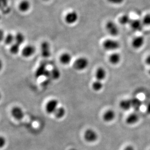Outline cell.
Returning a JSON list of instances; mask_svg holds the SVG:
<instances>
[{"instance_id":"1","label":"cell","mask_w":150,"mask_h":150,"mask_svg":"<svg viewBox=\"0 0 150 150\" xmlns=\"http://www.w3.org/2000/svg\"><path fill=\"white\" fill-rule=\"evenodd\" d=\"M102 45L105 50L113 52L118 50L120 47V43L119 41L111 38H108L105 40L103 43Z\"/></svg>"},{"instance_id":"2","label":"cell","mask_w":150,"mask_h":150,"mask_svg":"<svg viewBox=\"0 0 150 150\" xmlns=\"http://www.w3.org/2000/svg\"><path fill=\"white\" fill-rule=\"evenodd\" d=\"M89 63L88 58L85 57H80L74 62L73 68L76 71H83L88 68Z\"/></svg>"},{"instance_id":"3","label":"cell","mask_w":150,"mask_h":150,"mask_svg":"<svg viewBox=\"0 0 150 150\" xmlns=\"http://www.w3.org/2000/svg\"><path fill=\"white\" fill-rule=\"evenodd\" d=\"M105 29L108 33L112 37H117L120 34L119 26L114 21H109L106 23Z\"/></svg>"},{"instance_id":"4","label":"cell","mask_w":150,"mask_h":150,"mask_svg":"<svg viewBox=\"0 0 150 150\" xmlns=\"http://www.w3.org/2000/svg\"><path fill=\"white\" fill-rule=\"evenodd\" d=\"M79 16L78 14L75 11H69L66 14L64 17V20L67 24L72 25L78 21Z\"/></svg>"},{"instance_id":"5","label":"cell","mask_w":150,"mask_h":150,"mask_svg":"<svg viewBox=\"0 0 150 150\" xmlns=\"http://www.w3.org/2000/svg\"><path fill=\"white\" fill-rule=\"evenodd\" d=\"M85 140L88 142H94L98 139V134L95 131L91 129H87L83 134Z\"/></svg>"},{"instance_id":"6","label":"cell","mask_w":150,"mask_h":150,"mask_svg":"<svg viewBox=\"0 0 150 150\" xmlns=\"http://www.w3.org/2000/svg\"><path fill=\"white\" fill-rule=\"evenodd\" d=\"M58 108V100L55 99L51 100L46 105V111L47 113L54 114Z\"/></svg>"},{"instance_id":"7","label":"cell","mask_w":150,"mask_h":150,"mask_svg":"<svg viewBox=\"0 0 150 150\" xmlns=\"http://www.w3.org/2000/svg\"><path fill=\"white\" fill-rule=\"evenodd\" d=\"M145 38L142 36H137L135 37L132 40V46L134 49L136 50H139L142 48L145 44Z\"/></svg>"},{"instance_id":"8","label":"cell","mask_w":150,"mask_h":150,"mask_svg":"<svg viewBox=\"0 0 150 150\" xmlns=\"http://www.w3.org/2000/svg\"><path fill=\"white\" fill-rule=\"evenodd\" d=\"M35 52V47L32 45H27L21 51V55L25 58L32 57Z\"/></svg>"},{"instance_id":"9","label":"cell","mask_w":150,"mask_h":150,"mask_svg":"<svg viewBox=\"0 0 150 150\" xmlns=\"http://www.w3.org/2000/svg\"><path fill=\"white\" fill-rule=\"evenodd\" d=\"M129 25L131 29L134 32L142 31L144 26L142 21L139 19H132Z\"/></svg>"},{"instance_id":"10","label":"cell","mask_w":150,"mask_h":150,"mask_svg":"<svg viewBox=\"0 0 150 150\" xmlns=\"http://www.w3.org/2000/svg\"><path fill=\"white\" fill-rule=\"evenodd\" d=\"M41 54L44 58H48L51 55V46L48 42L43 41L41 43Z\"/></svg>"},{"instance_id":"11","label":"cell","mask_w":150,"mask_h":150,"mask_svg":"<svg viewBox=\"0 0 150 150\" xmlns=\"http://www.w3.org/2000/svg\"><path fill=\"white\" fill-rule=\"evenodd\" d=\"M107 72L105 68L100 67L97 69L95 71V76L97 80L102 81L106 78Z\"/></svg>"},{"instance_id":"12","label":"cell","mask_w":150,"mask_h":150,"mask_svg":"<svg viewBox=\"0 0 150 150\" xmlns=\"http://www.w3.org/2000/svg\"><path fill=\"white\" fill-rule=\"evenodd\" d=\"M12 116L14 119L21 120L24 117V113L23 109L18 106H15L11 110Z\"/></svg>"},{"instance_id":"13","label":"cell","mask_w":150,"mask_h":150,"mask_svg":"<svg viewBox=\"0 0 150 150\" xmlns=\"http://www.w3.org/2000/svg\"><path fill=\"white\" fill-rule=\"evenodd\" d=\"M109 62L113 65H117L122 60V57L120 54L117 52H114L109 55Z\"/></svg>"},{"instance_id":"14","label":"cell","mask_w":150,"mask_h":150,"mask_svg":"<svg viewBox=\"0 0 150 150\" xmlns=\"http://www.w3.org/2000/svg\"><path fill=\"white\" fill-rule=\"evenodd\" d=\"M116 117L115 111L112 109H108L103 113V119L106 122H110L114 120Z\"/></svg>"},{"instance_id":"15","label":"cell","mask_w":150,"mask_h":150,"mask_svg":"<svg viewBox=\"0 0 150 150\" xmlns=\"http://www.w3.org/2000/svg\"><path fill=\"white\" fill-rule=\"evenodd\" d=\"M72 60V56L69 52H64L60 56V62L63 65H68Z\"/></svg>"},{"instance_id":"16","label":"cell","mask_w":150,"mask_h":150,"mask_svg":"<svg viewBox=\"0 0 150 150\" xmlns=\"http://www.w3.org/2000/svg\"><path fill=\"white\" fill-rule=\"evenodd\" d=\"M31 6V3L28 0H23L18 4V8L21 12L25 13L30 10Z\"/></svg>"},{"instance_id":"17","label":"cell","mask_w":150,"mask_h":150,"mask_svg":"<svg viewBox=\"0 0 150 150\" xmlns=\"http://www.w3.org/2000/svg\"><path fill=\"white\" fill-rule=\"evenodd\" d=\"M139 120V115L136 113H133L128 116L127 117H126L125 122L127 125H132L137 123Z\"/></svg>"},{"instance_id":"18","label":"cell","mask_w":150,"mask_h":150,"mask_svg":"<svg viewBox=\"0 0 150 150\" xmlns=\"http://www.w3.org/2000/svg\"><path fill=\"white\" fill-rule=\"evenodd\" d=\"M119 106L123 110H129L131 108H132L130 100H122L120 102Z\"/></svg>"},{"instance_id":"19","label":"cell","mask_w":150,"mask_h":150,"mask_svg":"<svg viewBox=\"0 0 150 150\" xmlns=\"http://www.w3.org/2000/svg\"><path fill=\"white\" fill-rule=\"evenodd\" d=\"M130 100L132 108H133L136 111L139 110L142 105V100L139 99V98H136V97L132 98L130 99Z\"/></svg>"},{"instance_id":"20","label":"cell","mask_w":150,"mask_h":150,"mask_svg":"<svg viewBox=\"0 0 150 150\" xmlns=\"http://www.w3.org/2000/svg\"><path fill=\"white\" fill-rule=\"evenodd\" d=\"M132 20L128 15L124 14L119 18V23L122 24V25H126L130 24Z\"/></svg>"},{"instance_id":"21","label":"cell","mask_w":150,"mask_h":150,"mask_svg":"<svg viewBox=\"0 0 150 150\" xmlns=\"http://www.w3.org/2000/svg\"><path fill=\"white\" fill-rule=\"evenodd\" d=\"M25 38L24 35L21 32H18L15 35V43L21 45L24 42Z\"/></svg>"},{"instance_id":"22","label":"cell","mask_w":150,"mask_h":150,"mask_svg":"<svg viewBox=\"0 0 150 150\" xmlns=\"http://www.w3.org/2000/svg\"><path fill=\"white\" fill-rule=\"evenodd\" d=\"M66 110L65 108L63 107H58L55 110L54 114L57 119H61L65 116Z\"/></svg>"},{"instance_id":"23","label":"cell","mask_w":150,"mask_h":150,"mask_svg":"<svg viewBox=\"0 0 150 150\" xmlns=\"http://www.w3.org/2000/svg\"><path fill=\"white\" fill-rule=\"evenodd\" d=\"M4 42L7 45H12L15 42V35L11 33L7 34L4 38Z\"/></svg>"},{"instance_id":"24","label":"cell","mask_w":150,"mask_h":150,"mask_svg":"<svg viewBox=\"0 0 150 150\" xmlns=\"http://www.w3.org/2000/svg\"><path fill=\"white\" fill-rule=\"evenodd\" d=\"M103 83H102V81H98L97 80L93 82L92 84V89L95 91H101L103 88Z\"/></svg>"},{"instance_id":"25","label":"cell","mask_w":150,"mask_h":150,"mask_svg":"<svg viewBox=\"0 0 150 150\" xmlns=\"http://www.w3.org/2000/svg\"><path fill=\"white\" fill-rule=\"evenodd\" d=\"M20 46L21 45L17 44L16 43H14L10 48V52L13 54H18L20 51Z\"/></svg>"},{"instance_id":"26","label":"cell","mask_w":150,"mask_h":150,"mask_svg":"<svg viewBox=\"0 0 150 150\" xmlns=\"http://www.w3.org/2000/svg\"><path fill=\"white\" fill-rule=\"evenodd\" d=\"M142 23L144 26H150V13L146 14L144 17H143L142 20Z\"/></svg>"},{"instance_id":"27","label":"cell","mask_w":150,"mask_h":150,"mask_svg":"<svg viewBox=\"0 0 150 150\" xmlns=\"http://www.w3.org/2000/svg\"><path fill=\"white\" fill-rule=\"evenodd\" d=\"M125 0H107V1L110 4L114 5H120L122 4L125 1Z\"/></svg>"},{"instance_id":"28","label":"cell","mask_w":150,"mask_h":150,"mask_svg":"<svg viewBox=\"0 0 150 150\" xmlns=\"http://www.w3.org/2000/svg\"><path fill=\"white\" fill-rule=\"evenodd\" d=\"M52 78L54 79H58V78H59L60 75V73L58 70L54 69V71H53L52 73Z\"/></svg>"},{"instance_id":"29","label":"cell","mask_w":150,"mask_h":150,"mask_svg":"<svg viewBox=\"0 0 150 150\" xmlns=\"http://www.w3.org/2000/svg\"><path fill=\"white\" fill-rule=\"evenodd\" d=\"M6 139H4V137H1V139H0V146H1V147L3 148L6 144Z\"/></svg>"},{"instance_id":"30","label":"cell","mask_w":150,"mask_h":150,"mask_svg":"<svg viewBox=\"0 0 150 150\" xmlns=\"http://www.w3.org/2000/svg\"><path fill=\"white\" fill-rule=\"evenodd\" d=\"M145 62L146 63V65L149 66L150 67V54L148 55L145 60Z\"/></svg>"},{"instance_id":"31","label":"cell","mask_w":150,"mask_h":150,"mask_svg":"<svg viewBox=\"0 0 150 150\" xmlns=\"http://www.w3.org/2000/svg\"><path fill=\"white\" fill-rule=\"evenodd\" d=\"M146 113L150 115V102L148 103L147 106H146Z\"/></svg>"},{"instance_id":"32","label":"cell","mask_w":150,"mask_h":150,"mask_svg":"<svg viewBox=\"0 0 150 150\" xmlns=\"http://www.w3.org/2000/svg\"><path fill=\"white\" fill-rule=\"evenodd\" d=\"M123 150H135L134 147L132 145H128Z\"/></svg>"},{"instance_id":"33","label":"cell","mask_w":150,"mask_h":150,"mask_svg":"<svg viewBox=\"0 0 150 150\" xmlns=\"http://www.w3.org/2000/svg\"><path fill=\"white\" fill-rule=\"evenodd\" d=\"M149 75H150V69H149Z\"/></svg>"},{"instance_id":"34","label":"cell","mask_w":150,"mask_h":150,"mask_svg":"<svg viewBox=\"0 0 150 150\" xmlns=\"http://www.w3.org/2000/svg\"><path fill=\"white\" fill-rule=\"evenodd\" d=\"M43 1H48L49 0H43Z\"/></svg>"}]
</instances>
